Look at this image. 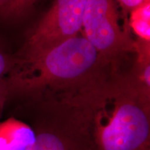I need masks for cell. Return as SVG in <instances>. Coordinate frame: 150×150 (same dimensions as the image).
Instances as JSON below:
<instances>
[{
  "label": "cell",
  "instance_id": "6da1fadb",
  "mask_svg": "<svg viewBox=\"0 0 150 150\" xmlns=\"http://www.w3.org/2000/svg\"><path fill=\"white\" fill-rule=\"evenodd\" d=\"M68 97L95 150L150 149V89L136 77H101Z\"/></svg>",
  "mask_w": 150,
  "mask_h": 150
},
{
  "label": "cell",
  "instance_id": "7a4b0ae2",
  "mask_svg": "<svg viewBox=\"0 0 150 150\" xmlns=\"http://www.w3.org/2000/svg\"><path fill=\"white\" fill-rule=\"evenodd\" d=\"M81 33L36 56L15 59L8 93L68 95L101 78L99 69L107 63Z\"/></svg>",
  "mask_w": 150,
  "mask_h": 150
},
{
  "label": "cell",
  "instance_id": "3957f363",
  "mask_svg": "<svg viewBox=\"0 0 150 150\" xmlns=\"http://www.w3.org/2000/svg\"><path fill=\"white\" fill-rule=\"evenodd\" d=\"M32 99L29 124L35 133L31 150H95L87 125L67 96L40 95Z\"/></svg>",
  "mask_w": 150,
  "mask_h": 150
},
{
  "label": "cell",
  "instance_id": "277c9868",
  "mask_svg": "<svg viewBox=\"0 0 150 150\" xmlns=\"http://www.w3.org/2000/svg\"><path fill=\"white\" fill-rule=\"evenodd\" d=\"M87 0H55L31 30L18 59L47 51L80 34Z\"/></svg>",
  "mask_w": 150,
  "mask_h": 150
},
{
  "label": "cell",
  "instance_id": "5b68a950",
  "mask_svg": "<svg viewBox=\"0 0 150 150\" xmlns=\"http://www.w3.org/2000/svg\"><path fill=\"white\" fill-rule=\"evenodd\" d=\"M81 33L107 63L134 50V42L120 25L114 0H87Z\"/></svg>",
  "mask_w": 150,
  "mask_h": 150
},
{
  "label": "cell",
  "instance_id": "8992f818",
  "mask_svg": "<svg viewBox=\"0 0 150 150\" xmlns=\"http://www.w3.org/2000/svg\"><path fill=\"white\" fill-rule=\"evenodd\" d=\"M35 133L29 124L16 117L0 122V150H31Z\"/></svg>",
  "mask_w": 150,
  "mask_h": 150
},
{
  "label": "cell",
  "instance_id": "52a82bcc",
  "mask_svg": "<svg viewBox=\"0 0 150 150\" xmlns=\"http://www.w3.org/2000/svg\"><path fill=\"white\" fill-rule=\"evenodd\" d=\"M129 25L138 38L150 41V0L130 11Z\"/></svg>",
  "mask_w": 150,
  "mask_h": 150
},
{
  "label": "cell",
  "instance_id": "ba28073f",
  "mask_svg": "<svg viewBox=\"0 0 150 150\" xmlns=\"http://www.w3.org/2000/svg\"><path fill=\"white\" fill-rule=\"evenodd\" d=\"M38 0H11L1 15L6 18L18 19L31 11Z\"/></svg>",
  "mask_w": 150,
  "mask_h": 150
},
{
  "label": "cell",
  "instance_id": "9c48e42d",
  "mask_svg": "<svg viewBox=\"0 0 150 150\" xmlns=\"http://www.w3.org/2000/svg\"><path fill=\"white\" fill-rule=\"evenodd\" d=\"M15 59H11L8 56L0 52V79L5 74L11 72L14 65Z\"/></svg>",
  "mask_w": 150,
  "mask_h": 150
},
{
  "label": "cell",
  "instance_id": "30bf717a",
  "mask_svg": "<svg viewBox=\"0 0 150 150\" xmlns=\"http://www.w3.org/2000/svg\"><path fill=\"white\" fill-rule=\"evenodd\" d=\"M124 11H130L148 0H116Z\"/></svg>",
  "mask_w": 150,
  "mask_h": 150
},
{
  "label": "cell",
  "instance_id": "8fae6325",
  "mask_svg": "<svg viewBox=\"0 0 150 150\" xmlns=\"http://www.w3.org/2000/svg\"><path fill=\"white\" fill-rule=\"evenodd\" d=\"M8 96V88L7 83H4L2 79H0V117L1 115L4 106Z\"/></svg>",
  "mask_w": 150,
  "mask_h": 150
},
{
  "label": "cell",
  "instance_id": "7c38bea8",
  "mask_svg": "<svg viewBox=\"0 0 150 150\" xmlns=\"http://www.w3.org/2000/svg\"><path fill=\"white\" fill-rule=\"evenodd\" d=\"M11 1V0H0V13L8 5Z\"/></svg>",
  "mask_w": 150,
  "mask_h": 150
}]
</instances>
